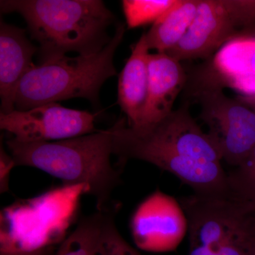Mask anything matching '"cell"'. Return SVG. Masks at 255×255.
<instances>
[{
	"label": "cell",
	"mask_w": 255,
	"mask_h": 255,
	"mask_svg": "<svg viewBox=\"0 0 255 255\" xmlns=\"http://www.w3.org/2000/svg\"><path fill=\"white\" fill-rule=\"evenodd\" d=\"M112 128V153L122 168L129 159L148 162L173 174L196 194H212L227 187L228 174L219 148L187 107L141 127H130L122 118Z\"/></svg>",
	"instance_id": "1"
},
{
	"label": "cell",
	"mask_w": 255,
	"mask_h": 255,
	"mask_svg": "<svg viewBox=\"0 0 255 255\" xmlns=\"http://www.w3.org/2000/svg\"><path fill=\"white\" fill-rule=\"evenodd\" d=\"M0 9L24 18L31 38L38 43L40 64L70 52L98 53L112 40L108 30L116 22L101 0H1Z\"/></svg>",
	"instance_id": "2"
},
{
	"label": "cell",
	"mask_w": 255,
	"mask_h": 255,
	"mask_svg": "<svg viewBox=\"0 0 255 255\" xmlns=\"http://www.w3.org/2000/svg\"><path fill=\"white\" fill-rule=\"evenodd\" d=\"M16 166L40 169L65 186L85 184L95 198L97 211H107L112 193L122 183L121 170L113 167L112 128L54 142H6Z\"/></svg>",
	"instance_id": "3"
},
{
	"label": "cell",
	"mask_w": 255,
	"mask_h": 255,
	"mask_svg": "<svg viewBox=\"0 0 255 255\" xmlns=\"http://www.w3.org/2000/svg\"><path fill=\"white\" fill-rule=\"evenodd\" d=\"M85 184L18 199L0 214V255H53L76 219Z\"/></svg>",
	"instance_id": "4"
},
{
	"label": "cell",
	"mask_w": 255,
	"mask_h": 255,
	"mask_svg": "<svg viewBox=\"0 0 255 255\" xmlns=\"http://www.w3.org/2000/svg\"><path fill=\"white\" fill-rule=\"evenodd\" d=\"M126 32L116 25L112 40L91 55H67L36 65L21 80L14 97L15 110L26 111L60 101L82 98L100 107V92L109 79L117 75L114 57Z\"/></svg>",
	"instance_id": "5"
},
{
	"label": "cell",
	"mask_w": 255,
	"mask_h": 255,
	"mask_svg": "<svg viewBox=\"0 0 255 255\" xmlns=\"http://www.w3.org/2000/svg\"><path fill=\"white\" fill-rule=\"evenodd\" d=\"M188 223V255H255V204L235 191L179 201Z\"/></svg>",
	"instance_id": "6"
},
{
	"label": "cell",
	"mask_w": 255,
	"mask_h": 255,
	"mask_svg": "<svg viewBox=\"0 0 255 255\" xmlns=\"http://www.w3.org/2000/svg\"><path fill=\"white\" fill-rule=\"evenodd\" d=\"M255 22V0H199L182 41L167 52L179 61L209 58Z\"/></svg>",
	"instance_id": "7"
},
{
	"label": "cell",
	"mask_w": 255,
	"mask_h": 255,
	"mask_svg": "<svg viewBox=\"0 0 255 255\" xmlns=\"http://www.w3.org/2000/svg\"><path fill=\"white\" fill-rule=\"evenodd\" d=\"M196 100L201 119L221 152L223 160L239 167L255 147V112L240 100L227 97L223 89L198 86Z\"/></svg>",
	"instance_id": "8"
},
{
	"label": "cell",
	"mask_w": 255,
	"mask_h": 255,
	"mask_svg": "<svg viewBox=\"0 0 255 255\" xmlns=\"http://www.w3.org/2000/svg\"><path fill=\"white\" fill-rule=\"evenodd\" d=\"M95 119V114L87 111L50 103L26 111L0 112V128L18 142H54L97 131Z\"/></svg>",
	"instance_id": "9"
},
{
	"label": "cell",
	"mask_w": 255,
	"mask_h": 255,
	"mask_svg": "<svg viewBox=\"0 0 255 255\" xmlns=\"http://www.w3.org/2000/svg\"><path fill=\"white\" fill-rule=\"evenodd\" d=\"M132 239L142 251L164 253L175 249L188 231L179 201L156 190L139 204L130 223Z\"/></svg>",
	"instance_id": "10"
},
{
	"label": "cell",
	"mask_w": 255,
	"mask_h": 255,
	"mask_svg": "<svg viewBox=\"0 0 255 255\" xmlns=\"http://www.w3.org/2000/svg\"><path fill=\"white\" fill-rule=\"evenodd\" d=\"M202 71L199 86L228 87L255 96V37L241 36L228 41Z\"/></svg>",
	"instance_id": "11"
},
{
	"label": "cell",
	"mask_w": 255,
	"mask_h": 255,
	"mask_svg": "<svg viewBox=\"0 0 255 255\" xmlns=\"http://www.w3.org/2000/svg\"><path fill=\"white\" fill-rule=\"evenodd\" d=\"M38 47L28 39L26 30L0 22V97L1 112L15 110L14 97L23 77L36 67L33 57Z\"/></svg>",
	"instance_id": "12"
},
{
	"label": "cell",
	"mask_w": 255,
	"mask_h": 255,
	"mask_svg": "<svg viewBox=\"0 0 255 255\" xmlns=\"http://www.w3.org/2000/svg\"><path fill=\"white\" fill-rule=\"evenodd\" d=\"M186 81L180 61L167 53H150L147 101L138 127L155 123L172 113L174 102Z\"/></svg>",
	"instance_id": "13"
},
{
	"label": "cell",
	"mask_w": 255,
	"mask_h": 255,
	"mask_svg": "<svg viewBox=\"0 0 255 255\" xmlns=\"http://www.w3.org/2000/svg\"><path fill=\"white\" fill-rule=\"evenodd\" d=\"M149 50L143 33L131 47L130 57L119 75L118 105L130 127L140 125L147 101Z\"/></svg>",
	"instance_id": "14"
},
{
	"label": "cell",
	"mask_w": 255,
	"mask_h": 255,
	"mask_svg": "<svg viewBox=\"0 0 255 255\" xmlns=\"http://www.w3.org/2000/svg\"><path fill=\"white\" fill-rule=\"evenodd\" d=\"M199 3V0H177L145 33L149 49L166 53L177 46L192 24Z\"/></svg>",
	"instance_id": "15"
},
{
	"label": "cell",
	"mask_w": 255,
	"mask_h": 255,
	"mask_svg": "<svg viewBox=\"0 0 255 255\" xmlns=\"http://www.w3.org/2000/svg\"><path fill=\"white\" fill-rule=\"evenodd\" d=\"M108 212L97 211L82 219L53 255H92Z\"/></svg>",
	"instance_id": "16"
},
{
	"label": "cell",
	"mask_w": 255,
	"mask_h": 255,
	"mask_svg": "<svg viewBox=\"0 0 255 255\" xmlns=\"http://www.w3.org/2000/svg\"><path fill=\"white\" fill-rule=\"evenodd\" d=\"M177 0H123L122 8L129 29L154 23L170 9Z\"/></svg>",
	"instance_id": "17"
},
{
	"label": "cell",
	"mask_w": 255,
	"mask_h": 255,
	"mask_svg": "<svg viewBox=\"0 0 255 255\" xmlns=\"http://www.w3.org/2000/svg\"><path fill=\"white\" fill-rule=\"evenodd\" d=\"M119 206L109 211L92 255H141L120 234L114 221Z\"/></svg>",
	"instance_id": "18"
},
{
	"label": "cell",
	"mask_w": 255,
	"mask_h": 255,
	"mask_svg": "<svg viewBox=\"0 0 255 255\" xmlns=\"http://www.w3.org/2000/svg\"><path fill=\"white\" fill-rule=\"evenodd\" d=\"M228 182L234 190L255 204V147L245 162L228 174Z\"/></svg>",
	"instance_id": "19"
},
{
	"label": "cell",
	"mask_w": 255,
	"mask_h": 255,
	"mask_svg": "<svg viewBox=\"0 0 255 255\" xmlns=\"http://www.w3.org/2000/svg\"><path fill=\"white\" fill-rule=\"evenodd\" d=\"M16 167L12 156L8 154L2 145L0 149V193L9 191L10 174L11 169Z\"/></svg>",
	"instance_id": "20"
},
{
	"label": "cell",
	"mask_w": 255,
	"mask_h": 255,
	"mask_svg": "<svg viewBox=\"0 0 255 255\" xmlns=\"http://www.w3.org/2000/svg\"><path fill=\"white\" fill-rule=\"evenodd\" d=\"M240 100L255 112V96L248 97L247 98H241V100Z\"/></svg>",
	"instance_id": "21"
},
{
	"label": "cell",
	"mask_w": 255,
	"mask_h": 255,
	"mask_svg": "<svg viewBox=\"0 0 255 255\" xmlns=\"http://www.w3.org/2000/svg\"><path fill=\"white\" fill-rule=\"evenodd\" d=\"M241 36L255 37V22L254 24L251 26V28H249L248 30H246V31H245L244 33L241 35Z\"/></svg>",
	"instance_id": "22"
}]
</instances>
